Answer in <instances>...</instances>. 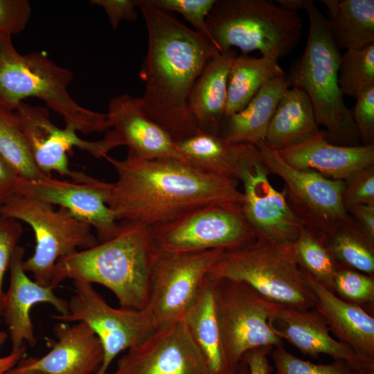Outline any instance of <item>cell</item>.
Masks as SVG:
<instances>
[{
  "label": "cell",
  "instance_id": "603a6c76",
  "mask_svg": "<svg viewBox=\"0 0 374 374\" xmlns=\"http://www.w3.org/2000/svg\"><path fill=\"white\" fill-rule=\"evenodd\" d=\"M304 274L314 296V308L323 317L330 331L361 359L374 363L373 317L362 306L341 299Z\"/></svg>",
  "mask_w": 374,
  "mask_h": 374
},
{
  "label": "cell",
  "instance_id": "7a4b0ae2",
  "mask_svg": "<svg viewBox=\"0 0 374 374\" xmlns=\"http://www.w3.org/2000/svg\"><path fill=\"white\" fill-rule=\"evenodd\" d=\"M148 32V50L139 76L147 116L176 142L199 130L188 106L190 91L207 62L220 52L166 11L138 0Z\"/></svg>",
  "mask_w": 374,
  "mask_h": 374
},
{
  "label": "cell",
  "instance_id": "ac0fdd59",
  "mask_svg": "<svg viewBox=\"0 0 374 374\" xmlns=\"http://www.w3.org/2000/svg\"><path fill=\"white\" fill-rule=\"evenodd\" d=\"M273 332L285 339L304 355L321 354L342 360L354 371L374 367L361 359L348 345L334 339L323 317L315 308L299 309L274 304L269 320Z\"/></svg>",
  "mask_w": 374,
  "mask_h": 374
},
{
  "label": "cell",
  "instance_id": "ab89813d",
  "mask_svg": "<svg viewBox=\"0 0 374 374\" xmlns=\"http://www.w3.org/2000/svg\"><path fill=\"white\" fill-rule=\"evenodd\" d=\"M350 109L362 145L374 144V87L361 93Z\"/></svg>",
  "mask_w": 374,
  "mask_h": 374
},
{
  "label": "cell",
  "instance_id": "f6af8a7d",
  "mask_svg": "<svg viewBox=\"0 0 374 374\" xmlns=\"http://www.w3.org/2000/svg\"><path fill=\"white\" fill-rule=\"evenodd\" d=\"M19 178L0 154V205L15 192Z\"/></svg>",
  "mask_w": 374,
  "mask_h": 374
},
{
  "label": "cell",
  "instance_id": "cb8c5ba5",
  "mask_svg": "<svg viewBox=\"0 0 374 374\" xmlns=\"http://www.w3.org/2000/svg\"><path fill=\"white\" fill-rule=\"evenodd\" d=\"M236 55L231 49L213 57L190 91L188 106L199 131L219 134L225 116L229 70Z\"/></svg>",
  "mask_w": 374,
  "mask_h": 374
},
{
  "label": "cell",
  "instance_id": "9c48e42d",
  "mask_svg": "<svg viewBox=\"0 0 374 374\" xmlns=\"http://www.w3.org/2000/svg\"><path fill=\"white\" fill-rule=\"evenodd\" d=\"M255 145L270 173L284 181L283 193L292 211L305 228L321 240L343 227L357 226L344 207L343 180H334L285 163L264 141Z\"/></svg>",
  "mask_w": 374,
  "mask_h": 374
},
{
  "label": "cell",
  "instance_id": "74e56055",
  "mask_svg": "<svg viewBox=\"0 0 374 374\" xmlns=\"http://www.w3.org/2000/svg\"><path fill=\"white\" fill-rule=\"evenodd\" d=\"M342 203L348 211L360 204H374V165L361 169L344 180Z\"/></svg>",
  "mask_w": 374,
  "mask_h": 374
},
{
  "label": "cell",
  "instance_id": "277c9868",
  "mask_svg": "<svg viewBox=\"0 0 374 374\" xmlns=\"http://www.w3.org/2000/svg\"><path fill=\"white\" fill-rule=\"evenodd\" d=\"M309 30L302 55L290 68V86L303 90L310 100L316 122L322 126L325 139L343 146L362 143L346 106L338 81L341 53L327 18L308 0L304 9Z\"/></svg>",
  "mask_w": 374,
  "mask_h": 374
},
{
  "label": "cell",
  "instance_id": "3957f363",
  "mask_svg": "<svg viewBox=\"0 0 374 374\" xmlns=\"http://www.w3.org/2000/svg\"><path fill=\"white\" fill-rule=\"evenodd\" d=\"M119 224L112 238L60 258L53 268L52 287L68 278L98 283L114 294L121 308L143 309L152 252L150 228Z\"/></svg>",
  "mask_w": 374,
  "mask_h": 374
},
{
  "label": "cell",
  "instance_id": "b9f144b4",
  "mask_svg": "<svg viewBox=\"0 0 374 374\" xmlns=\"http://www.w3.org/2000/svg\"><path fill=\"white\" fill-rule=\"evenodd\" d=\"M90 3L104 9L114 29L123 20L134 21L138 17V0H92Z\"/></svg>",
  "mask_w": 374,
  "mask_h": 374
},
{
  "label": "cell",
  "instance_id": "7dc6e473",
  "mask_svg": "<svg viewBox=\"0 0 374 374\" xmlns=\"http://www.w3.org/2000/svg\"><path fill=\"white\" fill-rule=\"evenodd\" d=\"M274 2L285 9L297 12L305 9L308 0H276Z\"/></svg>",
  "mask_w": 374,
  "mask_h": 374
},
{
  "label": "cell",
  "instance_id": "d590c367",
  "mask_svg": "<svg viewBox=\"0 0 374 374\" xmlns=\"http://www.w3.org/2000/svg\"><path fill=\"white\" fill-rule=\"evenodd\" d=\"M334 293L341 299L360 306L373 305L374 276L341 267L335 277Z\"/></svg>",
  "mask_w": 374,
  "mask_h": 374
},
{
  "label": "cell",
  "instance_id": "9a60e30c",
  "mask_svg": "<svg viewBox=\"0 0 374 374\" xmlns=\"http://www.w3.org/2000/svg\"><path fill=\"white\" fill-rule=\"evenodd\" d=\"M14 113L35 165L47 175L51 176V172H55L70 177L74 182H87L93 177L83 172L72 170L67 153L77 147L96 158H101L118 147L108 133H105L100 140L89 141L80 138L70 127L59 128L51 122L47 107L21 102Z\"/></svg>",
  "mask_w": 374,
  "mask_h": 374
},
{
  "label": "cell",
  "instance_id": "7c38bea8",
  "mask_svg": "<svg viewBox=\"0 0 374 374\" xmlns=\"http://www.w3.org/2000/svg\"><path fill=\"white\" fill-rule=\"evenodd\" d=\"M73 284L75 293L69 301V313L52 317L60 322L82 321L93 330L103 350L102 364L95 374H106L120 353L143 343L157 326L146 309L112 308L92 284L77 280Z\"/></svg>",
  "mask_w": 374,
  "mask_h": 374
},
{
  "label": "cell",
  "instance_id": "f907efd6",
  "mask_svg": "<svg viewBox=\"0 0 374 374\" xmlns=\"http://www.w3.org/2000/svg\"><path fill=\"white\" fill-rule=\"evenodd\" d=\"M8 338V334L5 332L0 331V346L5 343Z\"/></svg>",
  "mask_w": 374,
  "mask_h": 374
},
{
  "label": "cell",
  "instance_id": "4316f807",
  "mask_svg": "<svg viewBox=\"0 0 374 374\" xmlns=\"http://www.w3.org/2000/svg\"><path fill=\"white\" fill-rule=\"evenodd\" d=\"M211 374H235L226 358L214 305L212 283L206 278L195 303L184 317Z\"/></svg>",
  "mask_w": 374,
  "mask_h": 374
},
{
  "label": "cell",
  "instance_id": "1f68e13d",
  "mask_svg": "<svg viewBox=\"0 0 374 374\" xmlns=\"http://www.w3.org/2000/svg\"><path fill=\"white\" fill-rule=\"evenodd\" d=\"M0 154L21 179L35 181L50 176L35 165L14 111L1 103Z\"/></svg>",
  "mask_w": 374,
  "mask_h": 374
},
{
  "label": "cell",
  "instance_id": "816d5d0a",
  "mask_svg": "<svg viewBox=\"0 0 374 374\" xmlns=\"http://www.w3.org/2000/svg\"><path fill=\"white\" fill-rule=\"evenodd\" d=\"M20 374H45L41 371H35V370H33V371H25V372H23Z\"/></svg>",
  "mask_w": 374,
  "mask_h": 374
},
{
  "label": "cell",
  "instance_id": "52a82bcc",
  "mask_svg": "<svg viewBox=\"0 0 374 374\" xmlns=\"http://www.w3.org/2000/svg\"><path fill=\"white\" fill-rule=\"evenodd\" d=\"M206 23L220 53L238 48L278 60L294 50L303 28L298 12L267 0H216Z\"/></svg>",
  "mask_w": 374,
  "mask_h": 374
},
{
  "label": "cell",
  "instance_id": "4fadbf2b",
  "mask_svg": "<svg viewBox=\"0 0 374 374\" xmlns=\"http://www.w3.org/2000/svg\"><path fill=\"white\" fill-rule=\"evenodd\" d=\"M150 232L152 251L166 253L225 250L256 238L241 208L218 205L192 210Z\"/></svg>",
  "mask_w": 374,
  "mask_h": 374
},
{
  "label": "cell",
  "instance_id": "ba28073f",
  "mask_svg": "<svg viewBox=\"0 0 374 374\" xmlns=\"http://www.w3.org/2000/svg\"><path fill=\"white\" fill-rule=\"evenodd\" d=\"M0 216L23 221L32 228L35 251L24 260L23 268L44 287H52L53 268L60 258L98 244L91 226L67 209H55L49 203L19 193L11 194L0 205Z\"/></svg>",
  "mask_w": 374,
  "mask_h": 374
},
{
  "label": "cell",
  "instance_id": "e0dca14e",
  "mask_svg": "<svg viewBox=\"0 0 374 374\" xmlns=\"http://www.w3.org/2000/svg\"><path fill=\"white\" fill-rule=\"evenodd\" d=\"M14 193L67 209L95 229L98 242L112 238L120 230L119 222L106 204V181L94 177L84 183L51 176L35 181L20 177Z\"/></svg>",
  "mask_w": 374,
  "mask_h": 374
},
{
  "label": "cell",
  "instance_id": "d6a6232c",
  "mask_svg": "<svg viewBox=\"0 0 374 374\" xmlns=\"http://www.w3.org/2000/svg\"><path fill=\"white\" fill-rule=\"evenodd\" d=\"M301 269L327 290L334 292L335 275L340 268L323 240L303 227L292 243Z\"/></svg>",
  "mask_w": 374,
  "mask_h": 374
},
{
  "label": "cell",
  "instance_id": "2e32d148",
  "mask_svg": "<svg viewBox=\"0 0 374 374\" xmlns=\"http://www.w3.org/2000/svg\"><path fill=\"white\" fill-rule=\"evenodd\" d=\"M127 350L106 374H211L184 317Z\"/></svg>",
  "mask_w": 374,
  "mask_h": 374
},
{
  "label": "cell",
  "instance_id": "681fc988",
  "mask_svg": "<svg viewBox=\"0 0 374 374\" xmlns=\"http://www.w3.org/2000/svg\"><path fill=\"white\" fill-rule=\"evenodd\" d=\"M356 374H374V367H369L358 371Z\"/></svg>",
  "mask_w": 374,
  "mask_h": 374
},
{
  "label": "cell",
  "instance_id": "5b68a950",
  "mask_svg": "<svg viewBox=\"0 0 374 374\" xmlns=\"http://www.w3.org/2000/svg\"><path fill=\"white\" fill-rule=\"evenodd\" d=\"M11 36L0 31L1 104L14 111L24 99L37 98L75 132L87 134L110 129L107 114L84 108L71 97L67 87L73 75L70 69L58 66L42 52L19 53Z\"/></svg>",
  "mask_w": 374,
  "mask_h": 374
},
{
  "label": "cell",
  "instance_id": "7bdbcfd3",
  "mask_svg": "<svg viewBox=\"0 0 374 374\" xmlns=\"http://www.w3.org/2000/svg\"><path fill=\"white\" fill-rule=\"evenodd\" d=\"M273 347L262 346L247 351L242 359L247 364L249 374H271L274 368L269 364L268 356Z\"/></svg>",
  "mask_w": 374,
  "mask_h": 374
},
{
  "label": "cell",
  "instance_id": "ee69618b",
  "mask_svg": "<svg viewBox=\"0 0 374 374\" xmlns=\"http://www.w3.org/2000/svg\"><path fill=\"white\" fill-rule=\"evenodd\" d=\"M356 225L374 242V204H360L348 211Z\"/></svg>",
  "mask_w": 374,
  "mask_h": 374
},
{
  "label": "cell",
  "instance_id": "30bf717a",
  "mask_svg": "<svg viewBox=\"0 0 374 374\" xmlns=\"http://www.w3.org/2000/svg\"><path fill=\"white\" fill-rule=\"evenodd\" d=\"M209 280V279H208ZM224 350L234 371L253 348L283 345L269 320L274 306L248 285L235 280H211Z\"/></svg>",
  "mask_w": 374,
  "mask_h": 374
},
{
  "label": "cell",
  "instance_id": "83f0119b",
  "mask_svg": "<svg viewBox=\"0 0 374 374\" xmlns=\"http://www.w3.org/2000/svg\"><path fill=\"white\" fill-rule=\"evenodd\" d=\"M179 160L204 172L237 179L239 161L247 143H230L218 134L198 130L177 141Z\"/></svg>",
  "mask_w": 374,
  "mask_h": 374
},
{
  "label": "cell",
  "instance_id": "f1b7e54d",
  "mask_svg": "<svg viewBox=\"0 0 374 374\" xmlns=\"http://www.w3.org/2000/svg\"><path fill=\"white\" fill-rule=\"evenodd\" d=\"M340 48L359 49L374 44L373 0H322Z\"/></svg>",
  "mask_w": 374,
  "mask_h": 374
},
{
  "label": "cell",
  "instance_id": "8d00e7d4",
  "mask_svg": "<svg viewBox=\"0 0 374 374\" xmlns=\"http://www.w3.org/2000/svg\"><path fill=\"white\" fill-rule=\"evenodd\" d=\"M216 0H147L164 11L179 13L204 39L213 43L206 28V18Z\"/></svg>",
  "mask_w": 374,
  "mask_h": 374
},
{
  "label": "cell",
  "instance_id": "8992f818",
  "mask_svg": "<svg viewBox=\"0 0 374 374\" xmlns=\"http://www.w3.org/2000/svg\"><path fill=\"white\" fill-rule=\"evenodd\" d=\"M292 243L255 238L243 245L223 250L206 278L244 283L276 304L314 308L313 291L297 262Z\"/></svg>",
  "mask_w": 374,
  "mask_h": 374
},
{
  "label": "cell",
  "instance_id": "60d3db41",
  "mask_svg": "<svg viewBox=\"0 0 374 374\" xmlns=\"http://www.w3.org/2000/svg\"><path fill=\"white\" fill-rule=\"evenodd\" d=\"M31 15L26 0H0V31L10 35L22 32Z\"/></svg>",
  "mask_w": 374,
  "mask_h": 374
},
{
  "label": "cell",
  "instance_id": "ffe728a7",
  "mask_svg": "<svg viewBox=\"0 0 374 374\" xmlns=\"http://www.w3.org/2000/svg\"><path fill=\"white\" fill-rule=\"evenodd\" d=\"M25 249L17 245L12 254L9 269L10 286L5 293L2 315L9 329L12 350L37 344L30 318L33 307L42 303L53 305L59 315L69 313V302L58 297L52 287L42 286L32 280L23 268Z\"/></svg>",
  "mask_w": 374,
  "mask_h": 374
},
{
  "label": "cell",
  "instance_id": "e575fe53",
  "mask_svg": "<svg viewBox=\"0 0 374 374\" xmlns=\"http://www.w3.org/2000/svg\"><path fill=\"white\" fill-rule=\"evenodd\" d=\"M273 360L276 374H356L342 360H334L326 364H314L300 359L288 352L283 345L273 348L269 355Z\"/></svg>",
  "mask_w": 374,
  "mask_h": 374
},
{
  "label": "cell",
  "instance_id": "6da1fadb",
  "mask_svg": "<svg viewBox=\"0 0 374 374\" xmlns=\"http://www.w3.org/2000/svg\"><path fill=\"white\" fill-rule=\"evenodd\" d=\"M117 179L106 183V204L118 222L148 228L171 222L203 206L241 208L239 181L202 172L174 158L104 157Z\"/></svg>",
  "mask_w": 374,
  "mask_h": 374
},
{
  "label": "cell",
  "instance_id": "44dd1931",
  "mask_svg": "<svg viewBox=\"0 0 374 374\" xmlns=\"http://www.w3.org/2000/svg\"><path fill=\"white\" fill-rule=\"evenodd\" d=\"M109 127L130 156L152 159H179L176 141L145 114L141 97L122 94L114 97L107 113Z\"/></svg>",
  "mask_w": 374,
  "mask_h": 374
},
{
  "label": "cell",
  "instance_id": "c3c4849f",
  "mask_svg": "<svg viewBox=\"0 0 374 374\" xmlns=\"http://www.w3.org/2000/svg\"><path fill=\"white\" fill-rule=\"evenodd\" d=\"M235 374H249V369L245 361L242 359L240 362Z\"/></svg>",
  "mask_w": 374,
  "mask_h": 374
},
{
  "label": "cell",
  "instance_id": "836d02e7",
  "mask_svg": "<svg viewBox=\"0 0 374 374\" xmlns=\"http://www.w3.org/2000/svg\"><path fill=\"white\" fill-rule=\"evenodd\" d=\"M338 81L342 93L355 98L374 87V44L341 55Z\"/></svg>",
  "mask_w": 374,
  "mask_h": 374
},
{
  "label": "cell",
  "instance_id": "484cf974",
  "mask_svg": "<svg viewBox=\"0 0 374 374\" xmlns=\"http://www.w3.org/2000/svg\"><path fill=\"white\" fill-rule=\"evenodd\" d=\"M320 131L308 96L303 90L291 87L278 103L264 142L278 152L299 144Z\"/></svg>",
  "mask_w": 374,
  "mask_h": 374
},
{
  "label": "cell",
  "instance_id": "d4e9b609",
  "mask_svg": "<svg viewBox=\"0 0 374 374\" xmlns=\"http://www.w3.org/2000/svg\"><path fill=\"white\" fill-rule=\"evenodd\" d=\"M290 87L285 74L268 81L244 109L224 118L218 135L233 143L264 141L278 103Z\"/></svg>",
  "mask_w": 374,
  "mask_h": 374
},
{
  "label": "cell",
  "instance_id": "f546056e",
  "mask_svg": "<svg viewBox=\"0 0 374 374\" xmlns=\"http://www.w3.org/2000/svg\"><path fill=\"white\" fill-rule=\"evenodd\" d=\"M283 74L275 57L236 55L229 73L224 118L241 111L265 83Z\"/></svg>",
  "mask_w": 374,
  "mask_h": 374
},
{
  "label": "cell",
  "instance_id": "d6986e66",
  "mask_svg": "<svg viewBox=\"0 0 374 374\" xmlns=\"http://www.w3.org/2000/svg\"><path fill=\"white\" fill-rule=\"evenodd\" d=\"M57 340L50 343L51 350L41 357H24L6 374H20L39 371L45 374H95L100 368L103 350L93 330L84 322L70 326L55 324Z\"/></svg>",
  "mask_w": 374,
  "mask_h": 374
},
{
  "label": "cell",
  "instance_id": "7402d4cb",
  "mask_svg": "<svg viewBox=\"0 0 374 374\" xmlns=\"http://www.w3.org/2000/svg\"><path fill=\"white\" fill-rule=\"evenodd\" d=\"M321 130L313 137L278 151L290 166L315 171L334 180H345L353 173L374 165V144L343 146L332 144Z\"/></svg>",
  "mask_w": 374,
  "mask_h": 374
},
{
  "label": "cell",
  "instance_id": "8fae6325",
  "mask_svg": "<svg viewBox=\"0 0 374 374\" xmlns=\"http://www.w3.org/2000/svg\"><path fill=\"white\" fill-rule=\"evenodd\" d=\"M222 251L152 252L144 308L151 313L157 328L184 317L198 299L210 268Z\"/></svg>",
  "mask_w": 374,
  "mask_h": 374
},
{
  "label": "cell",
  "instance_id": "5bb4252c",
  "mask_svg": "<svg viewBox=\"0 0 374 374\" xmlns=\"http://www.w3.org/2000/svg\"><path fill=\"white\" fill-rule=\"evenodd\" d=\"M269 174L258 148L246 144L237 175L242 186V213L256 238L292 243L304 226L283 191L277 190L270 183Z\"/></svg>",
  "mask_w": 374,
  "mask_h": 374
},
{
  "label": "cell",
  "instance_id": "4dcf8cb0",
  "mask_svg": "<svg viewBox=\"0 0 374 374\" xmlns=\"http://www.w3.org/2000/svg\"><path fill=\"white\" fill-rule=\"evenodd\" d=\"M322 240L340 268L374 275V242L358 226L341 228Z\"/></svg>",
  "mask_w": 374,
  "mask_h": 374
},
{
  "label": "cell",
  "instance_id": "bcb514c9",
  "mask_svg": "<svg viewBox=\"0 0 374 374\" xmlns=\"http://www.w3.org/2000/svg\"><path fill=\"white\" fill-rule=\"evenodd\" d=\"M25 357L26 346L17 350H11L8 355L0 357V374H6Z\"/></svg>",
  "mask_w": 374,
  "mask_h": 374
},
{
  "label": "cell",
  "instance_id": "f35d334b",
  "mask_svg": "<svg viewBox=\"0 0 374 374\" xmlns=\"http://www.w3.org/2000/svg\"><path fill=\"white\" fill-rule=\"evenodd\" d=\"M22 233L23 228L18 220L0 216V317L5 298L2 289L3 277Z\"/></svg>",
  "mask_w": 374,
  "mask_h": 374
}]
</instances>
